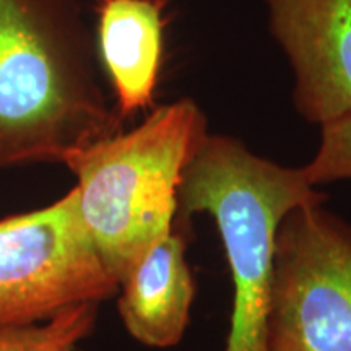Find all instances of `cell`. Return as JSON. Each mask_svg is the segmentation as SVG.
Returning <instances> with one entry per match:
<instances>
[{
    "instance_id": "3957f363",
    "label": "cell",
    "mask_w": 351,
    "mask_h": 351,
    "mask_svg": "<svg viewBox=\"0 0 351 351\" xmlns=\"http://www.w3.org/2000/svg\"><path fill=\"white\" fill-rule=\"evenodd\" d=\"M317 200L326 195L302 168L254 155L226 135L207 134L184 171L178 213H208L230 263L234 295L225 351H269L276 230L293 208Z\"/></svg>"
},
{
    "instance_id": "277c9868",
    "label": "cell",
    "mask_w": 351,
    "mask_h": 351,
    "mask_svg": "<svg viewBox=\"0 0 351 351\" xmlns=\"http://www.w3.org/2000/svg\"><path fill=\"white\" fill-rule=\"evenodd\" d=\"M324 202L276 230L269 351H351V225Z\"/></svg>"
},
{
    "instance_id": "30bf717a",
    "label": "cell",
    "mask_w": 351,
    "mask_h": 351,
    "mask_svg": "<svg viewBox=\"0 0 351 351\" xmlns=\"http://www.w3.org/2000/svg\"><path fill=\"white\" fill-rule=\"evenodd\" d=\"M320 143L313 160L302 166L307 182L319 184L351 179V114L320 125Z\"/></svg>"
},
{
    "instance_id": "ba28073f",
    "label": "cell",
    "mask_w": 351,
    "mask_h": 351,
    "mask_svg": "<svg viewBox=\"0 0 351 351\" xmlns=\"http://www.w3.org/2000/svg\"><path fill=\"white\" fill-rule=\"evenodd\" d=\"M98 44L121 119L150 106L163 56L160 0H103Z\"/></svg>"
},
{
    "instance_id": "9c48e42d",
    "label": "cell",
    "mask_w": 351,
    "mask_h": 351,
    "mask_svg": "<svg viewBox=\"0 0 351 351\" xmlns=\"http://www.w3.org/2000/svg\"><path fill=\"white\" fill-rule=\"evenodd\" d=\"M96 302H85L26 327L0 328V351H75L93 332L98 317Z\"/></svg>"
},
{
    "instance_id": "52a82bcc",
    "label": "cell",
    "mask_w": 351,
    "mask_h": 351,
    "mask_svg": "<svg viewBox=\"0 0 351 351\" xmlns=\"http://www.w3.org/2000/svg\"><path fill=\"white\" fill-rule=\"evenodd\" d=\"M186 251L184 232L173 230L145 252L121 283V319L140 343L173 346L186 332L195 295Z\"/></svg>"
},
{
    "instance_id": "8992f818",
    "label": "cell",
    "mask_w": 351,
    "mask_h": 351,
    "mask_svg": "<svg viewBox=\"0 0 351 351\" xmlns=\"http://www.w3.org/2000/svg\"><path fill=\"white\" fill-rule=\"evenodd\" d=\"M295 73V104L324 125L351 114V0H265Z\"/></svg>"
},
{
    "instance_id": "7a4b0ae2",
    "label": "cell",
    "mask_w": 351,
    "mask_h": 351,
    "mask_svg": "<svg viewBox=\"0 0 351 351\" xmlns=\"http://www.w3.org/2000/svg\"><path fill=\"white\" fill-rule=\"evenodd\" d=\"M191 99L156 108L129 132L69 153L78 207L104 265L121 283L145 252L174 230L184 171L207 137Z\"/></svg>"
},
{
    "instance_id": "6da1fadb",
    "label": "cell",
    "mask_w": 351,
    "mask_h": 351,
    "mask_svg": "<svg viewBox=\"0 0 351 351\" xmlns=\"http://www.w3.org/2000/svg\"><path fill=\"white\" fill-rule=\"evenodd\" d=\"M77 0H0V171L119 132Z\"/></svg>"
},
{
    "instance_id": "5b68a950",
    "label": "cell",
    "mask_w": 351,
    "mask_h": 351,
    "mask_svg": "<svg viewBox=\"0 0 351 351\" xmlns=\"http://www.w3.org/2000/svg\"><path fill=\"white\" fill-rule=\"evenodd\" d=\"M119 288L83 223L75 187L47 207L0 219V328L99 304Z\"/></svg>"
}]
</instances>
